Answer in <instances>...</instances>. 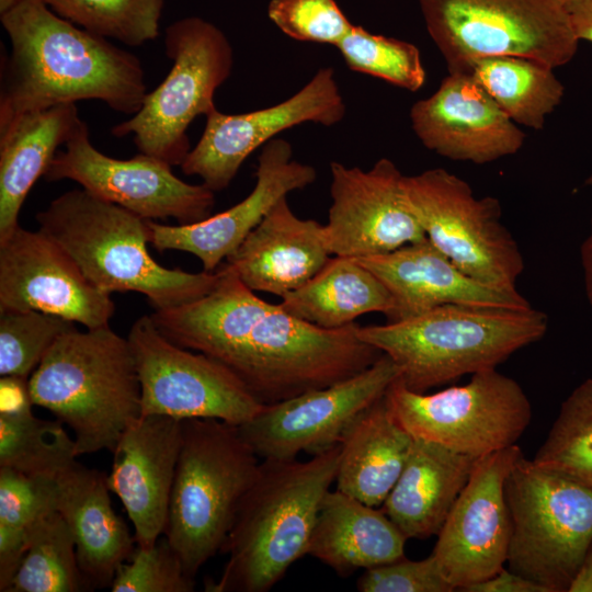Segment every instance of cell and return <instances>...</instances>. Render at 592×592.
<instances>
[{
    "label": "cell",
    "instance_id": "cell-1",
    "mask_svg": "<svg viewBox=\"0 0 592 592\" xmlns=\"http://www.w3.org/2000/svg\"><path fill=\"white\" fill-rule=\"evenodd\" d=\"M205 296L150 317L171 342L227 367L263 405L330 386L369 367L383 353L358 325L323 329L258 297L226 263Z\"/></svg>",
    "mask_w": 592,
    "mask_h": 592
},
{
    "label": "cell",
    "instance_id": "cell-2",
    "mask_svg": "<svg viewBox=\"0 0 592 592\" xmlns=\"http://www.w3.org/2000/svg\"><path fill=\"white\" fill-rule=\"evenodd\" d=\"M10 53L1 71L0 124L27 112L84 100L134 115L147 86L140 60L107 38L22 0L1 14Z\"/></svg>",
    "mask_w": 592,
    "mask_h": 592
},
{
    "label": "cell",
    "instance_id": "cell-3",
    "mask_svg": "<svg viewBox=\"0 0 592 592\" xmlns=\"http://www.w3.org/2000/svg\"><path fill=\"white\" fill-rule=\"evenodd\" d=\"M340 446L308 460L263 459L223 547L227 562L208 592H266L308 548L320 505L335 481Z\"/></svg>",
    "mask_w": 592,
    "mask_h": 592
},
{
    "label": "cell",
    "instance_id": "cell-4",
    "mask_svg": "<svg viewBox=\"0 0 592 592\" xmlns=\"http://www.w3.org/2000/svg\"><path fill=\"white\" fill-rule=\"evenodd\" d=\"M545 312L528 308L448 304L379 326L358 327V338L389 356L410 390L452 383L494 369L544 338Z\"/></svg>",
    "mask_w": 592,
    "mask_h": 592
},
{
    "label": "cell",
    "instance_id": "cell-5",
    "mask_svg": "<svg viewBox=\"0 0 592 592\" xmlns=\"http://www.w3.org/2000/svg\"><path fill=\"white\" fill-rule=\"evenodd\" d=\"M38 230L55 240L101 291L137 292L155 310L194 301L216 285L218 273H189L160 265L150 255L148 220L75 189L36 215Z\"/></svg>",
    "mask_w": 592,
    "mask_h": 592
},
{
    "label": "cell",
    "instance_id": "cell-6",
    "mask_svg": "<svg viewBox=\"0 0 592 592\" xmlns=\"http://www.w3.org/2000/svg\"><path fill=\"white\" fill-rule=\"evenodd\" d=\"M31 400L75 434L78 456L113 453L141 417L140 383L127 339L110 326L60 335L27 379Z\"/></svg>",
    "mask_w": 592,
    "mask_h": 592
},
{
    "label": "cell",
    "instance_id": "cell-7",
    "mask_svg": "<svg viewBox=\"0 0 592 592\" xmlns=\"http://www.w3.org/2000/svg\"><path fill=\"white\" fill-rule=\"evenodd\" d=\"M260 458L238 425L217 419L182 420V445L163 535L186 574L223 550Z\"/></svg>",
    "mask_w": 592,
    "mask_h": 592
},
{
    "label": "cell",
    "instance_id": "cell-8",
    "mask_svg": "<svg viewBox=\"0 0 592 592\" xmlns=\"http://www.w3.org/2000/svg\"><path fill=\"white\" fill-rule=\"evenodd\" d=\"M448 73H468L485 57L521 56L551 68L578 52L565 0H419Z\"/></svg>",
    "mask_w": 592,
    "mask_h": 592
},
{
    "label": "cell",
    "instance_id": "cell-9",
    "mask_svg": "<svg viewBox=\"0 0 592 592\" xmlns=\"http://www.w3.org/2000/svg\"><path fill=\"white\" fill-rule=\"evenodd\" d=\"M504 493L511 520L509 569L547 592H567L592 545V489L522 455Z\"/></svg>",
    "mask_w": 592,
    "mask_h": 592
},
{
    "label": "cell",
    "instance_id": "cell-10",
    "mask_svg": "<svg viewBox=\"0 0 592 592\" xmlns=\"http://www.w3.org/2000/svg\"><path fill=\"white\" fill-rule=\"evenodd\" d=\"M164 47L172 60L169 73L111 133L130 135L139 152L181 166L191 150L187 129L194 118L216 107L214 95L231 73L234 49L219 27L198 16L170 24Z\"/></svg>",
    "mask_w": 592,
    "mask_h": 592
},
{
    "label": "cell",
    "instance_id": "cell-11",
    "mask_svg": "<svg viewBox=\"0 0 592 592\" xmlns=\"http://www.w3.org/2000/svg\"><path fill=\"white\" fill-rule=\"evenodd\" d=\"M385 400L413 439L476 458L515 445L532 419L523 388L497 368L434 394L412 391L398 378Z\"/></svg>",
    "mask_w": 592,
    "mask_h": 592
},
{
    "label": "cell",
    "instance_id": "cell-12",
    "mask_svg": "<svg viewBox=\"0 0 592 592\" xmlns=\"http://www.w3.org/2000/svg\"><path fill=\"white\" fill-rule=\"evenodd\" d=\"M409 207L426 238L470 277L516 288L524 259L502 223L498 198L477 197L462 178L442 168L403 177Z\"/></svg>",
    "mask_w": 592,
    "mask_h": 592
},
{
    "label": "cell",
    "instance_id": "cell-13",
    "mask_svg": "<svg viewBox=\"0 0 592 592\" xmlns=\"http://www.w3.org/2000/svg\"><path fill=\"white\" fill-rule=\"evenodd\" d=\"M127 340L140 383L141 415L240 425L265 406L223 364L167 339L150 315L134 322Z\"/></svg>",
    "mask_w": 592,
    "mask_h": 592
},
{
    "label": "cell",
    "instance_id": "cell-14",
    "mask_svg": "<svg viewBox=\"0 0 592 592\" xmlns=\"http://www.w3.org/2000/svg\"><path fill=\"white\" fill-rule=\"evenodd\" d=\"M64 146L45 171L46 181L72 180L144 219L172 217L187 225L210 216L212 190L182 181L171 164L149 155L139 152L125 160L104 155L90 141L86 122Z\"/></svg>",
    "mask_w": 592,
    "mask_h": 592
},
{
    "label": "cell",
    "instance_id": "cell-15",
    "mask_svg": "<svg viewBox=\"0 0 592 592\" xmlns=\"http://www.w3.org/2000/svg\"><path fill=\"white\" fill-rule=\"evenodd\" d=\"M399 377L398 366L382 354L354 376L265 405L238 425L239 432L261 460L315 455L338 445L351 423Z\"/></svg>",
    "mask_w": 592,
    "mask_h": 592
},
{
    "label": "cell",
    "instance_id": "cell-16",
    "mask_svg": "<svg viewBox=\"0 0 592 592\" xmlns=\"http://www.w3.org/2000/svg\"><path fill=\"white\" fill-rule=\"evenodd\" d=\"M345 103L332 67L320 68L296 93L283 102L241 114H226L216 107L197 144L181 169L197 175L214 193L228 187L244 160L277 134L303 123L332 126L345 115Z\"/></svg>",
    "mask_w": 592,
    "mask_h": 592
},
{
    "label": "cell",
    "instance_id": "cell-17",
    "mask_svg": "<svg viewBox=\"0 0 592 592\" xmlns=\"http://www.w3.org/2000/svg\"><path fill=\"white\" fill-rule=\"evenodd\" d=\"M521 456L515 444L479 457L440 530L432 555L454 590L504 568L511 537L504 487Z\"/></svg>",
    "mask_w": 592,
    "mask_h": 592
},
{
    "label": "cell",
    "instance_id": "cell-18",
    "mask_svg": "<svg viewBox=\"0 0 592 592\" xmlns=\"http://www.w3.org/2000/svg\"><path fill=\"white\" fill-rule=\"evenodd\" d=\"M330 172L332 203L323 225L330 254L361 259L426 239L394 161L380 158L368 170L332 161Z\"/></svg>",
    "mask_w": 592,
    "mask_h": 592
},
{
    "label": "cell",
    "instance_id": "cell-19",
    "mask_svg": "<svg viewBox=\"0 0 592 592\" xmlns=\"http://www.w3.org/2000/svg\"><path fill=\"white\" fill-rule=\"evenodd\" d=\"M26 310L96 329L110 326L115 306L55 240L19 225L0 240V312Z\"/></svg>",
    "mask_w": 592,
    "mask_h": 592
},
{
    "label": "cell",
    "instance_id": "cell-20",
    "mask_svg": "<svg viewBox=\"0 0 592 592\" xmlns=\"http://www.w3.org/2000/svg\"><path fill=\"white\" fill-rule=\"evenodd\" d=\"M316 178L314 167L293 159V149L287 140L274 138L262 147L255 185L247 197L193 224L168 226L148 220L149 243L159 252H189L200 259L203 271L215 272L276 202L312 184Z\"/></svg>",
    "mask_w": 592,
    "mask_h": 592
},
{
    "label": "cell",
    "instance_id": "cell-21",
    "mask_svg": "<svg viewBox=\"0 0 592 592\" xmlns=\"http://www.w3.org/2000/svg\"><path fill=\"white\" fill-rule=\"evenodd\" d=\"M410 121L426 149L475 164L516 153L526 137L468 73H448L432 95L412 105Z\"/></svg>",
    "mask_w": 592,
    "mask_h": 592
},
{
    "label": "cell",
    "instance_id": "cell-22",
    "mask_svg": "<svg viewBox=\"0 0 592 592\" xmlns=\"http://www.w3.org/2000/svg\"><path fill=\"white\" fill-rule=\"evenodd\" d=\"M182 445V420L141 415L121 435L114 451L110 490L122 501L139 547L163 535Z\"/></svg>",
    "mask_w": 592,
    "mask_h": 592
},
{
    "label": "cell",
    "instance_id": "cell-23",
    "mask_svg": "<svg viewBox=\"0 0 592 592\" xmlns=\"http://www.w3.org/2000/svg\"><path fill=\"white\" fill-rule=\"evenodd\" d=\"M387 287L392 298L388 322L448 304L528 308L516 288L481 283L458 269L428 238L386 254L356 259Z\"/></svg>",
    "mask_w": 592,
    "mask_h": 592
},
{
    "label": "cell",
    "instance_id": "cell-24",
    "mask_svg": "<svg viewBox=\"0 0 592 592\" xmlns=\"http://www.w3.org/2000/svg\"><path fill=\"white\" fill-rule=\"evenodd\" d=\"M329 255L323 225L299 218L284 196L225 262L251 291L282 298L308 282Z\"/></svg>",
    "mask_w": 592,
    "mask_h": 592
},
{
    "label": "cell",
    "instance_id": "cell-25",
    "mask_svg": "<svg viewBox=\"0 0 592 592\" xmlns=\"http://www.w3.org/2000/svg\"><path fill=\"white\" fill-rule=\"evenodd\" d=\"M107 475L76 462L56 478V511L67 522L88 591L111 588L135 550V537L115 513Z\"/></svg>",
    "mask_w": 592,
    "mask_h": 592
},
{
    "label": "cell",
    "instance_id": "cell-26",
    "mask_svg": "<svg viewBox=\"0 0 592 592\" xmlns=\"http://www.w3.org/2000/svg\"><path fill=\"white\" fill-rule=\"evenodd\" d=\"M478 458L413 439L382 509L409 538L437 535Z\"/></svg>",
    "mask_w": 592,
    "mask_h": 592
},
{
    "label": "cell",
    "instance_id": "cell-27",
    "mask_svg": "<svg viewBox=\"0 0 592 592\" xmlns=\"http://www.w3.org/2000/svg\"><path fill=\"white\" fill-rule=\"evenodd\" d=\"M406 540L382 508L335 488L322 500L308 555L346 577L403 558Z\"/></svg>",
    "mask_w": 592,
    "mask_h": 592
},
{
    "label": "cell",
    "instance_id": "cell-28",
    "mask_svg": "<svg viewBox=\"0 0 592 592\" xmlns=\"http://www.w3.org/2000/svg\"><path fill=\"white\" fill-rule=\"evenodd\" d=\"M83 123L76 103H67L0 124V240L19 226L32 186Z\"/></svg>",
    "mask_w": 592,
    "mask_h": 592
},
{
    "label": "cell",
    "instance_id": "cell-29",
    "mask_svg": "<svg viewBox=\"0 0 592 592\" xmlns=\"http://www.w3.org/2000/svg\"><path fill=\"white\" fill-rule=\"evenodd\" d=\"M412 442L384 396L343 434L335 488L368 505H383L403 469Z\"/></svg>",
    "mask_w": 592,
    "mask_h": 592
},
{
    "label": "cell",
    "instance_id": "cell-30",
    "mask_svg": "<svg viewBox=\"0 0 592 592\" xmlns=\"http://www.w3.org/2000/svg\"><path fill=\"white\" fill-rule=\"evenodd\" d=\"M0 391V467L56 479L77 462L75 440L59 420L33 413L27 379L3 376Z\"/></svg>",
    "mask_w": 592,
    "mask_h": 592
},
{
    "label": "cell",
    "instance_id": "cell-31",
    "mask_svg": "<svg viewBox=\"0 0 592 592\" xmlns=\"http://www.w3.org/2000/svg\"><path fill=\"white\" fill-rule=\"evenodd\" d=\"M280 305L291 315L323 329H339L371 312L386 317L392 298L384 283L358 260L330 258L303 286Z\"/></svg>",
    "mask_w": 592,
    "mask_h": 592
},
{
    "label": "cell",
    "instance_id": "cell-32",
    "mask_svg": "<svg viewBox=\"0 0 592 592\" xmlns=\"http://www.w3.org/2000/svg\"><path fill=\"white\" fill-rule=\"evenodd\" d=\"M470 75L514 123L537 130L565 94L554 68L532 58L485 57L474 62Z\"/></svg>",
    "mask_w": 592,
    "mask_h": 592
},
{
    "label": "cell",
    "instance_id": "cell-33",
    "mask_svg": "<svg viewBox=\"0 0 592 592\" xmlns=\"http://www.w3.org/2000/svg\"><path fill=\"white\" fill-rule=\"evenodd\" d=\"M88 591L72 533L56 510L38 519L29 535L22 561L7 592Z\"/></svg>",
    "mask_w": 592,
    "mask_h": 592
},
{
    "label": "cell",
    "instance_id": "cell-34",
    "mask_svg": "<svg viewBox=\"0 0 592 592\" xmlns=\"http://www.w3.org/2000/svg\"><path fill=\"white\" fill-rule=\"evenodd\" d=\"M56 510V479L0 467V591L7 592L41 516Z\"/></svg>",
    "mask_w": 592,
    "mask_h": 592
},
{
    "label": "cell",
    "instance_id": "cell-35",
    "mask_svg": "<svg viewBox=\"0 0 592 592\" xmlns=\"http://www.w3.org/2000/svg\"><path fill=\"white\" fill-rule=\"evenodd\" d=\"M532 460L592 489V378L583 380L562 401Z\"/></svg>",
    "mask_w": 592,
    "mask_h": 592
},
{
    "label": "cell",
    "instance_id": "cell-36",
    "mask_svg": "<svg viewBox=\"0 0 592 592\" xmlns=\"http://www.w3.org/2000/svg\"><path fill=\"white\" fill-rule=\"evenodd\" d=\"M80 27L129 46L155 41L164 0H44Z\"/></svg>",
    "mask_w": 592,
    "mask_h": 592
},
{
    "label": "cell",
    "instance_id": "cell-37",
    "mask_svg": "<svg viewBox=\"0 0 592 592\" xmlns=\"http://www.w3.org/2000/svg\"><path fill=\"white\" fill-rule=\"evenodd\" d=\"M346 66L398 88L415 92L426 78L420 49L412 43L351 27L335 46Z\"/></svg>",
    "mask_w": 592,
    "mask_h": 592
},
{
    "label": "cell",
    "instance_id": "cell-38",
    "mask_svg": "<svg viewBox=\"0 0 592 592\" xmlns=\"http://www.w3.org/2000/svg\"><path fill=\"white\" fill-rule=\"evenodd\" d=\"M76 322L38 310L0 312V376L29 379L44 355Z\"/></svg>",
    "mask_w": 592,
    "mask_h": 592
},
{
    "label": "cell",
    "instance_id": "cell-39",
    "mask_svg": "<svg viewBox=\"0 0 592 592\" xmlns=\"http://www.w3.org/2000/svg\"><path fill=\"white\" fill-rule=\"evenodd\" d=\"M195 581L167 537L151 547L136 548L132 557L116 570L112 592H192Z\"/></svg>",
    "mask_w": 592,
    "mask_h": 592
},
{
    "label": "cell",
    "instance_id": "cell-40",
    "mask_svg": "<svg viewBox=\"0 0 592 592\" xmlns=\"http://www.w3.org/2000/svg\"><path fill=\"white\" fill-rule=\"evenodd\" d=\"M267 16L293 39L334 46L353 26L335 0H271Z\"/></svg>",
    "mask_w": 592,
    "mask_h": 592
},
{
    "label": "cell",
    "instance_id": "cell-41",
    "mask_svg": "<svg viewBox=\"0 0 592 592\" xmlns=\"http://www.w3.org/2000/svg\"><path fill=\"white\" fill-rule=\"evenodd\" d=\"M356 588L362 592L454 591L432 554L421 560H408L403 557L364 570L357 580Z\"/></svg>",
    "mask_w": 592,
    "mask_h": 592
},
{
    "label": "cell",
    "instance_id": "cell-42",
    "mask_svg": "<svg viewBox=\"0 0 592 592\" xmlns=\"http://www.w3.org/2000/svg\"><path fill=\"white\" fill-rule=\"evenodd\" d=\"M465 592H547V590L505 567L493 577L466 587Z\"/></svg>",
    "mask_w": 592,
    "mask_h": 592
},
{
    "label": "cell",
    "instance_id": "cell-43",
    "mask_svg": "<svg viewBox=\"0 0 592 592\" xmlns=\"http://www.w3.org/2000/svg\"><path fill=\"white\" fill-rule=\"evenodd\" d=\"M576 37L592 44V0H565Z\"/></svg>",
    "mask_w": 592,
    "mask_h": 592
},
{
    "label": "cell",
    "instance_id": "cell-44",
    "mask_svg": "<svg viewBox=\"0 0 592 592\" xmlns=\"http://www.w3.org/2000/svg\"><path fill=\"white\" fill-rule=\"evenodd\" d=\"M580 259L583 271L585 295L592 312V214L590 218L589 234L580 248Z\"/></svg>",
    "mask_w": 592,
    "mask_h": 592
},
{
    "label": "cell",
    "instance_id": "cell-45",
    "mask_svg": "<svg viewBox=\"0 0 592 592\" xmlns=\"http://www.w3.org/2000/svg\"><path fill=\"white\" fill-rule=\"evenodd\" d=\"M567 592H592V545L576 571Z\"/></svg>",
    "mask_w": 592,
    "mask_h": 592
},
{
    "label": "cell",
    "instance_id": "cell-46",
    "mask_svg": "<svg viewBox=\"0 0 592 592\" xmlns=\"http://www.w3.org/2000/svg\"><path fill=\"white\" fill-rule=\"evenodd\" d=\"M22 0H0V15L13 9Z\"/></svg>",
    "mask_w": 592,
    "mask_h": 592
},
{
    "label": "cell",
    "instance_id": "cell-47",
    "mask_svg": "<svg viewBox=\"0 0 592 592\" xmlns=\"http://www.w3.org/2000/svg\"><path fill=\"white\" fill-rule=\"evenodd\" d=\"M584 183H585V185H588V186H592V173L587 178V180H585Z\"/></svg>",
    "mask_w": 592,
    "mask_h": 592
}]
</instances>
